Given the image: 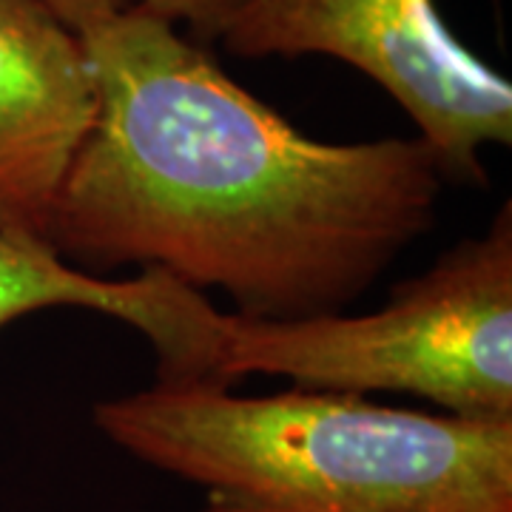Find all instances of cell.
<instances>
[{"mask_svg":"<svg viewBox=\"0 0 512 512\" xmlns=\"http://www.w3.org/2000/svg\"><path fill=\"white\" fill-rule=\"evenodd\" d=\"M43 3L66 20L72 29H83V26L94 23V20L109 18V15L126 9V6L137 3V0H43Z\"/></svg>","mask_w":512,"mask_h":512,"instance_id":"cell-8","label":"cell"},{"mask_svg":"<svg viewBox=\"0 0 512 512\" xmlns=\"http://www.w3.org/2000/svg\"><path fill=\"white\" fill-rule=\"evenodd\" d=\"M154 15L185 26L197 40H217L222 23L237 9L239 0H137Z\"/></svg>","mask_w":512,"mask_h":512,"instance_id":"cell-7","label":"cell"},{"mask_svg":"<svg viewBox=\"0 0 512 512\" xmlns=\"http://www.w3.org/2000/svg\"><path fill=\"white\" fill-rule=\"evenodd\" d=\"M92 419L123 453L200 487V512H512V419L205 382H157L97 402Z\"/></svg>","mask_w":512,"mask_h":512,"instance_id":"cell-2","label":"cell"},{"mask_svg":"<svg viewBox=\"0 0 512 512\" xmlns=\"http://www.w3.org/2000/svg\"><path fill=\"white\" fill-rule=\"evenodd\" d=\"M407 393L464 419H512V205L399 282L379 311L268 322L222 313L217 379Z\"/></svg>","mask_w":512,"mask_h":512,"instance_id":"cell-3","label":"cell"},{"mask_svg":"<svg viewBox=\"0 0 512 512\" xmlns=\"http://www.w3.org/2000/svg\"><path fill=\"white\" fill-rule=\"evenodd\" d=\"M49 308H83L140 330L157 356V382L220 384L222 311L202 293L160 271L83 274L43 242L0 237V330Z\"/></svg>","mask_w":512,"mask_h":512,"instance_id":"cell-6","label":"cell"},{"mask_svg":"<svg viewBox=\"0 0 512 512\" xmlns=\"http://www.w3.org/2000/svg\"><path fill=\"white\" fill-rule=\"evenodd\" d=\"M217 40L245 60L353 66L413 120L447 180L484 185V151L512 143V83L447 29L436 0H239Z\"/></svg>","mask_w":512,"mask_h":512,"instance_id":"cell-4","label":"cell"},{"mask_svg":"<svg viewBox=\"0 0 512 512\" xmlns=\"http://www.w3.org/2000/svg\"><path fill=\"white\" fill-rule=\"evenodd\" d=\"M97 111L83 40L43 0H0V237L46 245Z\"/></svg>","mask_w":512,"mask_h":512,"instance_id":"cell-5","label":"cell"},{"mask_svg":"<svg viewBox=\"0 0 512 512\" xmlns=\"http://www.w3.org/2000/svg\"><path fill=\"white\" fill-rule=\"evenodd\" d=\"M97 89L46 248L92 276L160 271L237 316L342 313L436 222L421 137L322 143L131 3L77 29Z\"/></svg>","mask_w":512,"mask_h":512,"instance_id":"cell-1","label":"cell"}]
</instances>
